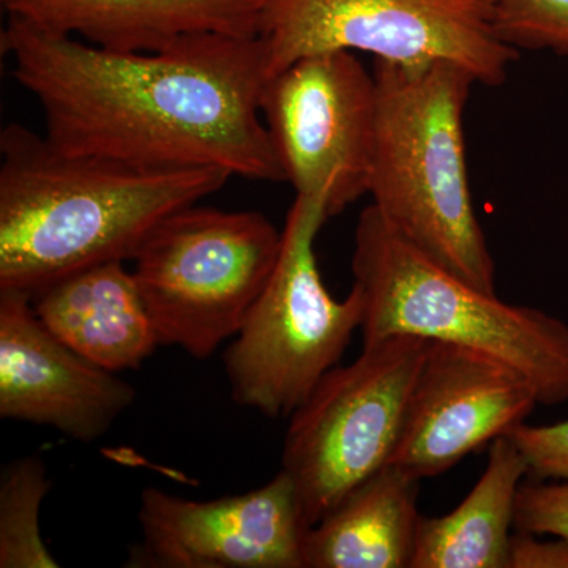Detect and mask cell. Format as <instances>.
Wrapping results in <instances>:
<instances>
[{
    "label": "cell",
    "mask_w": 568,
    "mask_h": 568,
    "mask_svg": "<svg viewBox=\"0 0 568 568\" xmlns=\"http://www.w3.org/2000/svg\"><path fill=\"white\" fill-rule=\"evenodd\" d=\"M280 250L282 231L260 212L193 204L156 224L132 272L160 346L215 354L241 331Z\"/></svg>",
    "instance_id": "cell-6"
},
{
    "label": "cell",
    "mask_w": 568,
    "mask_h": 568,
    "mask_svg": "<svg viewBox=\"0 0 568 568\" xmlns=\"http://www.w3.org/2000/svg\"><path fill=\"white\" fill-rule=\"evenodd\" d=\"M351 267L364 297V345L392 335L452 343L517 373L538 405L568 402V324L450 274L373 204L358 216Z\"/></svg>",
    "instance_id": "cell-4"
},
{
    "label": "cell",
    "mask_w": 568,
    "mask_h": 568,
    "mask_svg": "<svg viewBox=\"0 0 568 568\" xmlns=\"http://www.w3.org/2000/svg\"><path fill=\"white\" fill-rule=\"evenodd\" d=\"M429 339L392 335L335 366L291 414L282 470L306 525H317L354 488L390 465Z\"/></svg>",
    "instance_id": "cell-7"
},
{
    "label": "cell",
    "mask_w": 568,
    "mask_h": 568,
    "mask_svg": "<svg viewBox=\"0 0 568 568\" xmlns=\"http://www.w3.org/2000/svg\"><path fill=\"white\" fill-rule=\"evenodd\" d=\"M373 205L410 244L450 274L496 294V265L467 175L465 110L477 84L448 61L375 59Z\"/></svg>",
    "instance_id": "cell-3"
},
{
    "label": "cell",
    "mask_w": 568,
    "mask_h": 568,
    "mask_svg": "<svg viewBox=\"0 0 568 568\" xmlns=\"http://www.w3.org/2000/svg\"><path fill=\"white\" fill-rule=\"evenodd\" d=\"M538 405L529 384L495 358L429 339L390 465L440 476L526 422Z\"/></svg>",
    "instance_id": "cell-11"
},
{
    "label": "cell",
    "mask_w": 568,
    "mask_h": 568,
    "mask_svg": "<svg viewBox=\"0 0 568 568\" xmlns=\"http://www.w3.org/2000/svg\"><path fill=\"white\" fill-rule=\"evenodd\" d=\"M43 459H14L0 477V568H55L40 530V510L50 491Z\"/></svg>",
    "instance_id": "cell-17"
},
{
    "label": "cell",
    "mask_w": 568,
    "mask_h": 568,
    "mask_svg": "<svg viewBox=\"0 0 568 568\" xmlns=\"http://www.w3.org/2000/svg\"><path fill=\"white\" fill-rule=\"evenodd\" d=\"M138 519L130 567L304 568L310 526L284 470L263 487L212 500L149 487Z\"/></svg>",
    "instance_id": "cell-10"
},
{
    "label": "cell",
    "mask_w": 568,
    "mask_h": 568,
    "mask_svg": "<svg viewBox=\"0 0 568 568\" xmlns=\"http://www.w3.org/2000/svg\"><path fill=\"white\" fill-rule=\"evenodd\" d=\"M31 298L33 312L55 338L108 372L138 369L160 346L125 263L93 265Z\"/></svg>",
    "instance_id": "cell-14"
},
{
    "label": "cell",
    "mask_w": 568,
    "mask_h": 568,
    "mask_svg": "<svg viewBox=\"0 0 568 568\" xmlns=\"http://www.w3.org/2000/svg\"><path fill=\"white\" fill-rule=\"evenodd\" d=\"M497 37L514 50L568 55V0H491Z\"/></svg>",
    "instance_id": "cell-18"
},
{
    "label": "cell",
    "mask_w": 568,
    "mask_h": 568,
    "mask_svg": "<svg viewBox=\"0 0 568 568\" xmlns=\"http://www.w3.org/2000/svg\"><path fill=\"white\" fill-rule=\"evenodd\" d=\"M515 530L568 540V480L523 481L515 503Z\"/></svg>",
    "instance_id": "cell-19"
},
{
    "label": "cell",
    "mask_w": 568,
    "mask_h": 568,
    "mask_svg": "<svg viewBox=\"0 0 568 568\" xmlns=\"http://www.w3.org/2000/svg\"><path fill=\"white\" fill-rule=\"evenodd\" d=\"M274 0H0L11 18L119 52H156L186 37H260Z\"/></svg>",
    "instance_id": "cell-13"
},
{
    "label": "cell",
    "mask_w": 568,
    "mask_h": 568,
    "mask_svg": "<svg viewBox=\"0 0 568 568\" xmlns=\"http://www.w3.org/2000/svg\"><path fill=\"white\" fill-rule=\"evenodd\" d=\"M261 114L295 194L328 219L368 194L376 81L355 52H316L268 78Z\"/></svg>",
    "instance_id": "cell-9"
},
{
    "label": "cell",
    "mask_w": 568,
    "mask_h": 568,
    "mask_svg": "<svg viewBox=\"0 0 568 568\" xmlns=\"http://www.w3.org/2000/svg\"><path fill=\"white\" fill-rule=\"evenodd\" d=\"M233 178L63 152L21 123L0 132V293L36 295L93 265L125 263L171 213Z\"/></svg>",
    "instance_id": "cell-2"
},
{
    "label": "cell",
    "mask_w": 568,
    "mask_h": 568,
    "mask_svg": "<svg viewBox=\"0 0 568 568\" xmlns=\"http://www.w3.org/2000/svg\"><path fill=\"white\" fill-rule=\"evenodd\" d=\"M327 220L317 197L295 194L274 272L224 353L231 398L265 417H291L364 321L357 286L336 301L321 278L315 242Z\"/></svg>",
    "instance_id": "cell-5"
},
{
    "label": "cell",
    "mask_w": 568,
    "mask_h": 568,
    "mask_svg": "<svg viewBox=\"0 0 568 568\" xmlns=\"http://www.w3.org/2000/svg\"><path fill=\"white\" fill-rule=\"evenodd\" d=\"M0 48L63 152L286 182L261 114V37L205 33L119 52L9 17Z\"/></svg>",
    "instance_id": "cell-1"
},
{
    "label": "cell",
    "mask_w": 568,
    "mask_h": 568,
    "mask_svg": "<svg viewBox=\"0 0 568 568\" xmlns=\"http://www.w3.org/2000/svg\"><path fill=\"white\" fill-rule=\"evenodd\" d=\"M508 568H568V540H541L540 536L515 530Z\"/></svg>",
    "instance_id": "cell-21"
},
{
    "label": "cell",
    "mask_w": 568,
    "mask_h": 568,
    "mask_svg": "<svg viewBox=\"0 0 568 568\" xmlns=\"http://www.w3.org/2000/svg\"><path fill=\"white\" fill-rule=\"evenodd\" d=\"M418 478L388 465L308 529L304 568H409L418 519Z\"/></svg>",
    "instance_id": "cell-15"
},
{
    "label": "cell",
    "mask_w": 568,
    "mask_h": 568,
    "mask_svg": "<svg viewBox=\"0 0 568 568\" xmlns=\"http://www.w3.org/2000/svg\"><path fill=\"white\" fill-rule=\"evenodd\" d=\"M528 463L507 435L489 444L488 465L444 517L418 519L409 568H508L515 503Z\"/></svg>",
    "instance_id": "cell-16"
},
{
    "label": "cell",
    "mask_w": 568,
    "mask_h": 568,
    "mask_svg": "<svg viewBox=\"0 0 568 568\" xmlns=\"http://www.w3.org/2000/svg\"><path fill=\"white\" fill-rule=\"evenodd\" d=\"M507 436L528 463L529 474L538 480H568V420L551 425L523 422Z\"/></svg>",
    "instance_id": "cell-20"
},
{
    "label": "cell",
    "mask_w": 568,
    "mask_h": 568,
    "mask_svg": "<svg viewBox=\"0 0 568 568\" xmlns=\"http://www.w3.org/2000/svg\"><path fill=\"white\" fill-rule=\"evenodd\" d=\"M134 399L132 384L74 353L41 324L31 295L0 293V417L93 443Z\"/></svg>",
    "instance_id": "cell-12"
},
{
    "label": "cell",
    "mask_w": 568,
    "mask_h": 568,
    "mask_svg": "<svg viewBox=\"0 0 568 568\" xmlns=\"http://www.w3.org/2000/svg\"><path fill=\"white\" fill-rule=\"evenodd\" d=\"M267 80L325 51L383 61H448L477 84H503L518 51L497 37L491 0H274L263 26Z\"/></svg>",
    "instance_id": "cell-8"
}]
</instances>
